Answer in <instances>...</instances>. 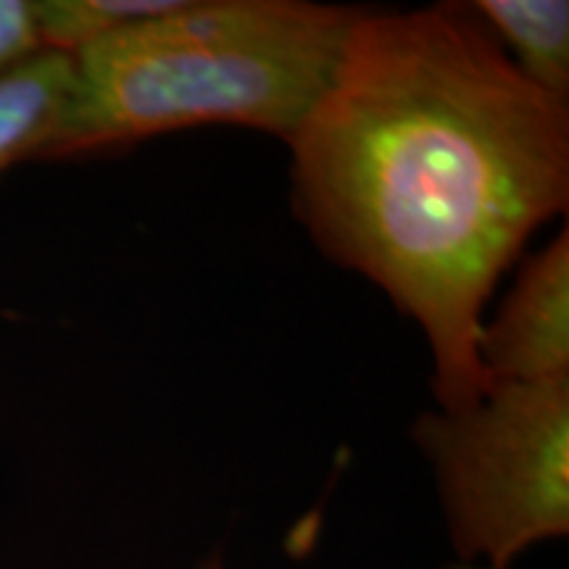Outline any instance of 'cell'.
Returning <instances> with one entry per match:
<instances>
[{
  "label": "cell",
  "mask_w": 569,
  "mask_h": 569,
  "mask_svg": "<svg viewBox=\"0 0 569 569\" xmlns=\"http://www.w3.org/2000/svg\"><path fill=\"white\" fill-rule=\"evenodd\" d=\"M288 146L315 243L422 327L440 411L480 403L493 284L567 211V101L532 84L469 3L361 11Z\"/></svg>",
  "instance_id": "1"
},
{
  "label": "cell",
  "mask_w": 569,
  "mask_h": 569,
  "mask_svg": "<svg viewBox=\"0 0 569 569\" xmlns=\"http://www.w3.org/2000/svg\"><path fill=\"white\" fill-rule=\"evenodd\" d=\"M359 13L311 0H180L69 56V92L34 159L113 153L201 124L288 142L336 74Z\"/></svg>",
  "instance_id": "2"
},
{
  "label": "cell",
  "mask_w": 569,
  "mask_h": 569,
  "mask_svg": "<svg viewBox=\"0 0 569 569\" xmlns=\"http://www.w3.org/2000/svg\"><path fill=\"white\" fill-rule=\"evenodd\" d=\"M415 440L432 461L465 561L507 569L569 530V377L493 382L467 411H430Z\"/></svg>",
  "instance_id": "3"
},
{
  "label": "cell",
  "mask_w": 569,
  "mask_h": 569,
  "mask_svg": "<svg viewBox=\"0 0 569 569\" xmlns=\"http://www.w3.org/2000/svg\"><path fill=\"white\" fill-rule=\"evenodd\" d=\"M478 353L490 386L569 377L567 227L519 269L496 319L480 330Z\"/></svg>",
  "instance_id": "4"
},
{
  "label": "cell",
  "mask_w": 569,
  "mask_h": 569,
  "mask_svg": "<svg viewBox=\"0 0 569 569\" xmlns=\"http://www.w3.org/2000/svg\"><path fill=\"white\" fill-rule=\"evenodd\" d=\"M469 6L532 84L567 101L569 3L565 0H478Z\"/></svg>",
  "instance_id": "5"
},
{
  "label": "cell",
  "mask_w": 569,
  "mask_h": 569,
  "mask_svg": "<svg viewBox=\"0 0 569 569\" xmlns=\"http://www.w3.org/2000/svg\"><path fill=\"white\" fill-rule=\"evenodd\" d=\"M71 82L67 53L42 51L0 77V174L34 159L59 117Z\"/></svg>",
  "instance_id": "6"
},
{
  "label": "cell",
  "mask_w": 569,
  "mask_h": 569,
  "mask_svg": "<svg viewBox=\"0 0 569 569\" xmlns=\"http://www.w3.org/2000/svg\"><path fill=\"white\" fill-rule=\"evenodd\" d=\"M180 0H40L34 3L46 51L71 56L103 34L161 17Z\"/></svg>",
  "instance_id": "7"
},
{
  "label": "cell",
  "mask_w": 569,
  "mask_h": 569,
  "mask_svg": "<svg viewBox=\"0 0 569 569\" xmlns=\"http://www.w3.org/2000/svg\"><path fill=\"white\" fill-rule=\"evenodd\" d=\"M42 51L34 0H0V77Z\"/></svg>",
  "instance_id": "8"
},
{
  "label": "cell",
  "mask_w": 569,
  "mask_h": 569,
  "mask_svg": "<svg viewBox=\"0 0 569 569\" xmlns=\"http://www.w3.org/2000/svg\"><path fill=\"white\" fill-rule=\"evenodd\" d=\"M198 569H224V565H222V559L213 557V559H209L203 567H198Z\"/></svg>",
  "instance_id": "9"
}]
</instances>
